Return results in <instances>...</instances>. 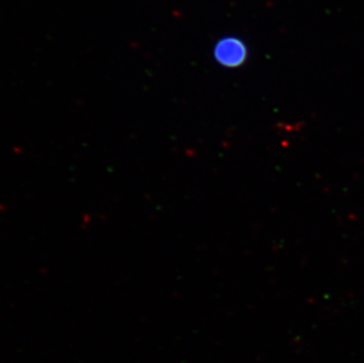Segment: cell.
Instances as JSON below:
<instances>
[{"instance_id": "cell-1", "label": "cell", "mask_w": 364, "mask_h": 363, "mask_svg": "<svg viewBox=\"0 0 364 363\" xmlns=\"http://www.w3.org/2000/svg\"><path fill=\"white\" fill-rule=\"evenodd\" d=\"M216 62L228 69H237L247 62L249 50L242 39L236 37L222 38L213 48Z\"/></svg>"}]
</instances>
